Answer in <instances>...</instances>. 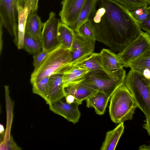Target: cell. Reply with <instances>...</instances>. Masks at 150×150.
<instances>
[{
	"mask_svg": "<svg viewBox=\"0 0 150 150\" xmlns=\"http://www.w3.org/2000/svg\"><path fill=\"white\" fill-rule=\"evenodd\" d=\"M60 22L55 13H50L48 19L43 23L42 30L41 40L42 50L50 52L59 44L57 33Z\"/></svg>",
	"mask_w": 150,
	"mask_h": 150,
	"instance_id": "8",
	"label": "cell"
},
{
	"mask_svg": "<svg viewBox=\"0 0 150 150\" xmlns=\"http://www.w3.org/2000/svg\"><path fill=\"white\" fill-rule=\"evenodd\" d=\"M75 32L62 21L59 22L58 28L57 38L59 44L71 50L74 39Z\"/></svg>",
	"mask_w": 150,
	"mask_h": 150,
	"instance_id": "22",
	"label": "cell"
},
{
	"mask_svg": "<svg viewBox=\"0 0 150 150\" xmlns=\"http://www.w3.org/2000/svg\"><path fill=\"white\" fill-rule=\"evenodd\" d=\"M104 71L112 77L119 76L126 72L124 65L117 54L108 49H103L100 53Z\"/></svg>",
	"mask_w": 150,
	"mask_h": 150,
	"instance_id": "10",
	"label": "cell"
},
{
	"mask_svg": "<svg viewBox=\"0 0 150 150\" xmlns=\"http://www.w3.org/2000/svg\"><path fill=\"white\" fill-rule=\"evenodd\" d=\"M0 21L17 47L18 14L15 0H0Z\"/></svg>",
	"mask_w": 150,
	"mask_h": 150,
	"instance_id": "7",
	"label": "cell"
},
{
	"mask_svg": "<svg viewBox=\"0 0 150 150\" xmlns=\"http://www.w3.org/2000/svg\"><path fill=\"white\" fill-rule=\"evenodd\" d=\"M144 121L145 123L143 125V128L146 130L149 135L150 136V117L146 118Z\"/></svg>",
	"mask_w": 150,
	"mask_h": 150,
	"instance_id": "33",
	"label": "cell"
},
{
	"mask_svg": "<svg viewBox=\"0 0 150 150\" xmlns=\"http://www.w3.org/2000/svg\"><path fill=\"white\" fill-rule=\"evenodd\" d=\"M98 0H86L75 22L70 27L77 33L80 27L89 19L96 11Z\"/></svg>",
	"mask_w": 150,
	"mask_h": 150,
	"instance_id": "18",
	"label": "cell"
},
{
	"mask_svg": "<svg viewBox=\"0 0 150 150\" xmlns=\"http://www.w3.org/2000/svg\"><path fill=\"white\" fill-rule=\"evenodd\" d=\"M137 108L132 94L124 83L117 88L110 98V118L116 124L131 120Z\"/></svg>",
	"mask_w": 150,
	"mask_h": 150,
	"instance_id": "3",
	"label": "cell"
},
{
	"mask_svg": "<svg viewBox=\"0 0 150 150\" xmlns=\"http://www.w3.org/2000/svg\"><path fill=\"white\" fill-rule=\"evenodd\" d=\"M77 33L84 37L96 40L95 28L90 19L80 27Z\"/></svg>",
	"mask_w": 150,
	"mask_h": 150,
	"instance_id": "26",
	"label": "cell"
},
{
	"mask_svg": "<svg viewBox=\"0 0 150 150\" xmlns=\"http://www.w3.org/2000/svg\"><path fill=\"white\" fill-rule=\"evenodd\" d=\"M124 84L132 94L138 108L146 118L150 117V83L140 74L131 69Z\"/></svg>",
	"mask_w": 150,
	"mask_h": 150,
	"instance_id": "4",
	"label": "cell"
},
{
	"mask_svg": "<svg viewBox=\"0 0 150 150\" xmlns=\"http://www.w3.org/2000/svg\"><path fill=\"white\" fill-rule=\"evenodd\" d=\"M148 13L146 19L139 24L141 29L150 35V6L147 7Z\"/></svg>",
	"mask_w": 150,
	"mask_h": 150,
	"instance_id": "30",
	"label": "cell"
},
{
	"mask_svg": "<svg viewBox=\"0 0 150 150\" xmlns=\"http://www.w3.org/2000/svg\"><path fill=\"white\" fill-rule=\"evenodd\" d=\"M49 77L43 78L39 81L32 84L33 93L41 96L46 102L47 99Z\"/></svg>",
	"mask_w": 150,
	"mask_h": 150,
	"instance_id": "25",
	"label": "cell"
},
{
	"mask_svg": "<svg viewBox=\"0 0 150 150\" xmlns=\"http://www.w3.org/2000/svg\"><path fill=\"white\" fill-rule=\"evenodd\" d=\"M70 65L83 68L90 71L97 70L104 71L100 53L93 52L85 55L71 63Z\"/></svg>",
	"mask_w": 150,
	"mask_h": 150,
	"instance_id": "15",
	"label": "cell"
},
{
	"mask_svg": "<svg viewBox=\"0 0 150 150\" xmlns=\"http://www.w3.org/2000/svg\"><path fill=\"white\" fill-rule=\"evenodd\" d=\"M147 6H142L133 11H130L134 18L139 24L146 18L148 12Z\"/></svg>",
	"mask_w": 150,
	"mask_h": 150,
	"instance_id": "28",
	"label": "cell"
},
{
	"mask_svg": "<svg viewBox=\"0 0 150 150\" xmlns=\"http://www.w3.org/2000/svg\"><path fill=\"white\" fill-rule=\"evenodd\" d=\"M150 50V35L142 31L136 39L117 54L124 67Z\"/></svg>",
	"mask_w": 150,
	"mask_h": 150,
	"instance_id": "6",
	"label": "cell"
},
{
	"mask_svg": "<svg viewBox=\"0 0 150 150\" xmlns=\"http://www.w3.org/2000/svg\"></svg>",
	"mask_w": 150,
	"mask_h": 150,
	"instance_id": "38",
	"label": "cell"
},
{
	"mask_svg": "<svg viewBox=\"0 0 150 150\" xmlns=\"http://www.w3.org/2000/svg\"><path fill=\"white\" fill-rule=\"evenodd\" d=\"M4 126L1 124H0V134H3L4 132Z\"/></svg>",
	"mask_w": 150,
	"mask_h": 150,
	"instance_id": "37",
	"label": "cell"
},
{
	"mask_svg": "<svg viewBox=\"0 0 150 150\" xmlns=\"http://www.w3.org/2000/svg\"><path fill=\"white\" fill-rule=\"evenodd\" d=\"M65 98L66 102L69 104L72 103L76 101L74 97L71 95H66Z\"/></svg>",
	"mask_w": 150,
	"mask_h": 150,
	"instance_id": "34",
	"label": "cell"
},
{
	"mask_svg": "<svg viewBox=\"0 0 150 150\" xmlns=\"http://www.w3.org/2000/svg\"><path fill=\"white\" fill-rule=\"evenodd\" d=\"M50 52L42 50L33 56L34 71L37 70L47 57Z\"/></svg>",
	"mask_w": 150,
	"mask_h": 150,
	"instance_id": "29",
	"label": "cell"
},
{
	"mask_svg": "<svg viewBox=\"0 0 150 150\" xmlns=\"http://www.w3.org/2000/svg\"><path fill=\"white\" fill-rule=\"evenodd\" d=\"M38 0H33L32 11L36 12L37 11L38 7Z\"/></svg>",
	"mask_w": 150,
	"mask_h": 150,
	"instance_id": "35",
	"label": "cell"
},
{
	"mask_svg": "<svg viewBox=\"0 0 150 150\" xmlns=\"http://www.w3.org/2000/svg\"><path fill=\"white\" fill-rule=\"evenodd\" d=\"M31 11L28 14L25 29V33L35 39H41V36L43 23L40 18L36 13Z\"/></svg>",
	"mask_w": 150,
	"mask_h": 150,
	"instance_id": "19",
	"label": "cell"
},
{
	"mask_svg": "<svg viewBox=\"0 0 150 150\" xmlns=\"http://www.w3.org/2000/svg\"><path fill=\"white\" fill-rule=\"evenodd\" d=\"M62 99L49 105L50 110L63 117L68 121L76 124L79 121L81 115L79 109V104L76 101L69 104L65 100L63 101Z\"/></svg>",
	"mask_w": 150,
	"mask_h": 150,
	"instance_id": "9",
	"label": "cell"
},
{
	"mask_svg": "<svg viewBox=\"0 0 150 150\" xmlns=\"http://www.w3.org/2000/svg\"><path fill=\"white\" fill-rule=\"evenodd\" d=\"M33 0H15L17 5L27 9L30 12L32 11Z\"/></svg>",
	"mask_w": 150,
	"mask_h": 150,
	"instance_id": "31",
	"label": "cell"
},
{
	"mask_svg": "<svg viewBox=\"0 0 150 150\" xmlns=\"http://www.w3.org/2000/svg\"><path fill=\"white\" fill-rule=\"evenodd\" d=\"M64 90L65 96L72 95L79 105L82 104L83 100L97 91L82 81L66 86Z\"/></svg>",
	"mask_w": 150,
	"mask_h": 150,
	"instance_id": "14",
	"label": "cell"
},
{
	"mask_svg": "<svg viewBox=\"0 0 150 150\" xmlns=\"http://www.w3.org/2000/svg\"><path fill=\"white\" fill-rule=\"evenodd\" d=\"M100 7L90 19L96 40L115 52L120 51L136 39L141 30L131 11L113 0H98Z\"/></svg>",
	"mask_w": 150,
	"mask_h": 150,
	"instance_id": "1",
	"label": "cell"
},
{
	"mask_svg": "<svg viewBox=\"0 0 150 150\" xmlns=\"http://www.w3.org/2000/svg\"><path fill=\"white\" fill-rule=\"evenodd\" d=\"M71 62V50L59 44L50 52L39 67L33 71L31 75V83L55 74H62Z\"/></svg>",
	"mask_w": 150,
	"mask_h": 150,
	"instance_id": "2",
	"label": "cell"
},
{
	"mask_svg": "<svg viewBox=\"0 0 150 150\" xmlns=\"http://www.w3.org/2000/svg\"><path fill=\"white\" fill-rule=\"evenodd\" d=\"M110 97L104 93L97 91L85 100L86 106L88 108H94L97 114L103 115Z\"/></svg>",
	"mask_w": 150,
	"mask_h": 150,
	"instance_id": "17",
	"label": "cell"
},
{
	"mask_svg": "<svg viewBox=\"0 0 150 150\" xmlns=\"http://www.w3.org/2000/svg\"><path fill=\"white\" fill-rule=\"evenodd\" d=\"M123 5L130 11L150 4V0H113Z\"/></svg>",
	"mask_w": 150,
	"mask_h": 150,
	"instance_id": "27",
	"label": "cell"
},
{
	"mask_svg": "<svg viewBox=\"0 0 150 150\" xmlns=\"http://www.w3.org/2000/svg\"><path fill=\"white\" fill-rule=\"evenodd\" d=\"M141 74L150 83V50L127 66Z\"/></svg>",
	"mask_w": 150,
	"mask_h": 150,
	"instance_id": "16",
	"label": "cell"
},
{
	"mask_svg": "<svg viewBox=\"0 0 150 150\" xmlns=\"http://www.w3.org/2000/svg\"><path fill=\"white\" fill-rule=\"evenodd\" d=\"M86 0H63L59 15L61 21L70 27L76 21Z\"/></svg>",
	"mask_w": 150,
	"mask_h": 150,
	"instance_id": "11",
	"label": "cell"
},
{
	"mask_svg": "<svg viewBox=\"0 0 150 150\" xmlns=\"http://www.w3.org/2000/svg\"><path fill=\"white\" fill-rule=\"evenodd\" d=\"M126 76L125 72L118 77H112L103 70H97L89 72L82 81L96 91L111 97L117 88L124 83Z\"/></svg>",
	"mask_w": 150,
	"mask_h": 150,
	"instance_id": "5",
	"label": "cell"
},
{
	"mask_svg": "<svg viewBox=\"0 0 150 150\" xmlns=\"http://www.w3.org/2000/svg\"><path fill=\"white\" fill-rule=\"evenodd\" d=\"M65 96L63 74H57L50 76L46 103L49 105L61 100Z\"/></svg>",
	"mask_w": 150,
	"mask_h": 150,
	"instance_id": "13",
	"label": "cell"
},
{
	"mask_svg": "<svg viewBox=\"0 0 150 150\" xmlns=\"http://www.w3.org/2000/svg\"><path fill=\"white\" fill-rule=\"evenodd\" d=\"M95 40L84 37L75 32L71 50L72 63L87 54L93 53Z\"/></svg>",
	"mask_w": 150,
	"mask_h": 150,
	"instance_id": "12",
	"label": "cell"
},
{
	"mask_svg": "<svg viewBox=\"0 0 150 150\" xmlns=\"http://www.w3.org/2000/svg\"><path fill=\"white\" fill-rule=\"evenodd\" d=\"M18 14L17 47L18 49H23V42L25 33V26L28 10L20 6L17 5Z\"/></svg>",
	"mask_w": 150,
	"mask_h": 150,
	"instance_id": "23",
	"label": "cell"
},
{
	"mask_svg": "<svg viewBox=\"0 0 150 150\" xmlns=\"http://www.w3.org/2000/svg\"><path fill=\"white\" fill-rule=\"evenodd\" d=\"M139 149L140 150H150V145L148 146L146 145H142L139 147Z\"/></svg>",
	"mask_w": 150,
	"mask_h": 150,
	"instance_id": "36",
	"label": "cell"
},
{
	"mask_svg": "<svg viewBox=\"0 0 150 150\" xmlns=\"http://www.w3.org/2000/svg\"><path fill=\"white\" fill-rule=\"evenodd\" d=\"M23 49L29 53L34 55L38 53L42 50L41 39H35L25 33Z\"/></svg>",
	"mask_w": 150,
	"mask_h": 150,
	"instance_id": "24",
	"label": "cell"
},
{
	"mask_svg": "<svg viewBox=\"0 0 150 150\" xmlns=\"http://www.w3.org/2000/svg\"><path fill=\"white\" fill-rule=\"evenodd\" d=\"M3 147L4 146L7 150L21 149L14 141L12 137L10 136L8 140L5 143H2Z\"/></svg>",
	"mask_w": 150,
	"mask_h": 150,
	"instance_id": "32",
	"label": "cell"
},
{
	"mask_svg": "<svg viewBox=\"0 0 150 150\" xmlns=\"http://www.w3.org/2000/svg\"><path fill=\"white\" fill-rule=\"evenodd\" d=\"M90 71L83 68L69 64L62 73L64 88L82 81Z\"/></svg>",
	"mask_w": 150,
	"mask_h": 150,
	"instance_id": "20",
	"label": "cell"
},
{
	"mask_svg": "<svg viewBox=\"0 0 150 150\" xmlns=\"http://www.w3.org/2000/svg\"><path fill=\"white\" fill-rule=\"evenodd\" d=\"M124 122H122L119 123L113 129L107 132L100 149L115 150L120 137L124 133Z\"/></svg>",
	"mask_w": 150,
	"mask_h": 150,
	"instance_id": "21",
	"label": "cell"
}]
</instances>
